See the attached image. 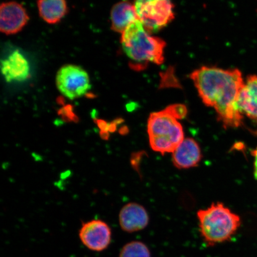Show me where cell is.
Returning <instances> with one entry per match:
<instances>
[{"instance_id":"5b68a950","label":"cell","mask_w":257,"mask_h":257,"mask_svg":"<svg viewBox=\"0 0 257 257\" xmlns=\"http://www.w3.org/2000/svg\"><path fill=\"white\" fill-rule=\"evenodd\" d=\"M134 6L138 19L150 34L162 30L174 19V6L170 1L140 0Z\"/></svg>"},{"instance_id":"4fadbf2b","label":"cell","mask_w":257,"mask_h":257,"mask_svg":"<svg viewBox=\"0 0 257 257\" xmlns=\"http://www.w3.org/2000/svg\"><path fill=\"white\" fill-rule=\"evenodd\" d=\"M138 20L136 8L130 2L118 3L111 9V30L118 33H123L128 26Z\"/></svg>"},{"instance_id":"2e32d148","label":"cell","mask_w":257,"mask_h":257,"mask_svg":"<svg viewBox=\"0 0 257 257\" xmlns=\"http://www.w3.org/2000/svg\"><path fill=\"white\" fill-rule=\"evenodd\" d=\"M252 155L254 157V164H253V169H254V176L257 180V147L252 152Z\"/></svg>"},{"instance_id":"277c9868","label":"cell","mask_w":257,"mask_h":257,"mask_svg":"<svg viewBox=\"0 0 257 257\" xmlns=\"http://www.w3.org/2000/svg\"><path fill=\"white\" fill-rule=\"evenodd\" d=\"M178 120L170 106L150 115L148 134L151 148L154 152L172 153L184 141V131Z\"/></svg>"},{"instance_id":"6da1fadb","label":"cell","mask_w":257,"mask_h":257,"mask_svg":"<svg viewBox=\"0 0 257 257\" xmlns=\"http://www.w3.org/2000/svg\"><path fill=\"white\" fill-rule=\"evenodd\" d=\"M191 78L202 101L216 110L225 127L240 126L243 114L237 101L245 82L240 70L204 66L193 72Z\"/></svg>"},{"instance_id":"3957f363","label":"cell","mask_w":257,"mask_h":257,"mask_svg":"<svg viewBox=\"0 0 257 257\" xmlns=\"http://www.w3.org/2000/svg\"><path fill=\"white\" fill-rule=\"evenodd\" d=\"M197 217L202 238L208 246L229 241L240 225L239 216L220 202L200 210Z\"/></svg>"},{"instance_id":"ba28073f","label":"cell","mask_w":257,"mask_h":257,"mask_svg":"<svg viewBox=\"0 0 257 257\" xmlns=\"http://www.w3.org/2000/svg\"><path fill=\"white\" fill-rule=\"evenodd\" d=\"M29 21L25 9L19 3H3L0 8V30L6 35L18 33Z\"/></svg>"},{"instance_id":"9a60e30c","label":"cell","mask_w":257,"mask_h":257,"mask_svg":"<svg viewBox=\"0 0 257 257\" xmlns=\"http://www.w3.org/2000/svg\"><path fill=\"white\" fill-rule=\"evenodd\" d=\"M118 257H152V253L146 243L134 240L122 247Z\"/></svg>"},{"instance_id":"7a4b0ae2","label":"cell","mask_w":257,"mask_h":257,"mask_svg":"<svg viewBox=\"0 0 257 257\" xmlns=\"http://www.w3.org/2000/svg\"><path fill=\"white\" fill-rule=\"evenodd\" d=\"M121 44L127 56L134 62L135 68L143 69L149 63L162 64L166 43L153 37L136 21L121 34Z\"/></svg>"},{"instance_id":"8992f818","label":"cell","mask_w":257,"mask_h":257,"mask_svg":"<svg viewBox=\"0 0 257 257\" xmlns=\"http://www.w3.org/2000/svg\"><path fill=\"white\" fill-rule=\"evenodd\" d=\"M56 85L62 94L71 100L81 97L91 88L88 73L74 64L61 67L57 74Z\"/></svg>"},{"instance_id":"52a82bcc","label":"cell","mask_w":257,"mask_h":257,"mask_svg":"<svg viewBox=\"0 0 257 257\" xmlns=\"http://www.w3.org/2000/svg\"><path fill=\"white\" fill-rule=\"evenodd\" d=\"M112 232L107 223L101 220L83 223L79 231L80 241L86 248L94 252L107 249L111 242Z\"/></svg>"},{"instance_id":"9c48e42d","label":"cell","mask_w":257,"mask_h":257,"mask_svg":"<svg viewBox=\"0 0 257 257\" xmlns=\"http://www.w3.org/2000/svg\"><path fill=\"white\" fill-rule=\"evenodd\" d=\"M2 73L8 82H23L31 75L30 63L18 50L2 60Z\"/></svg>"},{"instance_id":"5bb4252c","label":"cell","mask_w":257,"mask_h":257,"mask_svg":"<svg viewBox=\"0 0 257 257\" xmlns=\"http://www.w3.org/2000/svg\"><path fill=\"white\" fill-rule=\"evenodd\" d=\"M39 14L44 21L55 24L61 21L67 12L66 2L63 0H43L38 2Z\"/></svg>"},{"instance_id":"8fae6325","label":"cell","mask_w":257,"mask_h":257,"mask_svg":"<svg viewBox=\"0 0 257 257\" xmlns=\"http://www.w3.org/2000/svg\"><path fill=\"white\" fill-rule=\"evenodd\" d=\"M202 158L201 151L197 141L185 138L172 153V161L176 168L186 169L197 166Z\"/></svg>"},{"instance_id":"7c38bea8","label":"cell","mask_w":257,"mask_h":257,"mask_svg":"<svg viewBox=\"0 0 257 257\" xmlns=\"http://www.w3.org/2000/svg\"><path fill=\"white\" fill-rule=\"evenodd\" d=\"M237 105L241 113L257 122V75H250L240 92Z\"/></svg>"},{"instance_id":"30bf717a","label":"cell","mask_w":257,"mask_h":257,"mask_svg":"<svg viewBox=\"0 0 257 257\" xmlns=\"http://www.w3.org/2000/svg\"><path fill=\"white\" fill-rule=\"evenodd\" d=\"M149 222L147 211L142 205L131 202L121 209L119 224L121 229L127 233L143 230Z\"/></svg>"}]
</instances>
